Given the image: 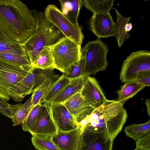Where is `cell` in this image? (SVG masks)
Listing matches in <instances>:
<instances>
[{
    "label": "cell",
    "mask_w": 150,
    "mask_h": 150,
    "mask_svg": "<svg viewBox=\"0 0 150 150\" xmlns=\"http://www.w3.org/2000/svg\"><path fill=\"white\" fill-rule=\"evenodd\" d=\"M54 82L51 79L47 78L34 90L32 95L33 107L38 104L42 103L44 96Z\"/></svg>",
    "instance_id": "4316f807"
},
{
    "label": "cell",
    "mask_w": 150,
    "mask_h": 150,
    "mask_svg": "<svg viewBox=\"0 0 150 150\" xmlns=\"http://www.w3.org/2000/svg\"><path fill=\"white\" fill-rule=\"evenodd\" d=\"M117 15V20L115 23V36L117 40L118 45L121 47L124 41L129 38L130 34L128 33L125 31V25L131 20V17L126 18L122 16L120 13L115 9Z\"/></svg>",
    "instance_id": "603a6c76"
},
{
    "label": "cell",
    "mask_w": 150,
    "mask_h": 150,
    "mask_svg": "<svg viewBox=\"0 0 150 150\" xmlns=\"http://www.w3.org/2000/svg\"><path fill=\"white\" fill-rule=\"evenodd\" d=\"M134 150H144L142 149L136 148Z\"/></svg>",
    "instance_id": "d590c367"
},
{
    "label": "cell",
    "mask_w": 150,
    "mask_h": 150,
    "mask_svg": "<svg viewBox=\"0 0 150 150\" xmlns=\"http://www.w3.org/2000/svg\"><path fill=\"white\" fill-rule=\"evenodd\" d=\"M145 87L135 81H129L122 85L117 91V101L123 105L125 102L144 89Z\"/></svg>",
    "instance_id": "ffe728a7"
},
{
    "label": "cell",
    "mask_w": 150,
    "mask_h": 150,
    "mask_svg": "<svg viewBox=\"0 0 150 150\" xmlns=\"http://www.w3.org/2000/svg\"><path fill=\"white\" fill-rule=\"evenodd\" d=\"M86 76L83 75L71 79L70 83L51 102L50 104H63L66 101L82 89Z\"/></svg>",
    "instance_id": "ac0fdd59"
},
{
    "label": "cell",
    "mask_w": 150,
    "mask_h": 150,
    "mask_svg": "<svg viewBox=\"0 0 150 150\" xmlns=\"http://www.w3.org/2000/svg\"><path fill=\"white\" fill-rule=\"evenodd\" d=\"M126 135L134 140L150 132V120L142 124H135L125 127Z\"/></svg>",
    "instance_id": "cb8c5ba5"
},
{
    "label": "cell",
    "mask_w": 150,
    "mask_h": 150,
    "mask_svg": "<svg viewBox=\"0 0 150 150\" xmlns=\"http://www.w3.org/2000/svg\"><path fill=\"white\" fill-rule=\"evenodd\" d=\"M113 0H83V5L90 12L96 14H110L113 8Z\"/></svg>",
    "instance_id": "44dd1931"
},
{
    "label": "cell",
    "mask_w": 150,
    "mask_h": 150,
    "mask_svg": "<svg viewBox=\"0 0 150 150\" xmlns=\"http://www.w3.org/2000/svg\"><path fill=\"white\" fill-rule=\"evenodd\" d=\"M32 96L24 103L21 104L18 108L11 119L12 126L22 125L24 122L28 114L33 107L32 104Z\"/></svg>",
    "instance_id": "d4e9b609"
},
{
    "label": "cell",
    "mask_w": 150,
    "mask_h": 150,
    "mask_svg": "<svg viewBox=\"0 0 150 150\" xmlns=\"http://www.w3.org/2000/svg\"><path fill=\"white\" fill-rule=\"evenodd\" d=\"M112 144L107 133L84 129L78 150H112Z\"/></svg>",
    "instance_id": "7c38bea8"
},
{
    "label": "cell",
    "mask_w": 150,
    "mask_h": 150,
    "mask_svg": "<svg viewBox=\"0 0 150 150\" xmlns=\"http://www.w3.org/2000/svg\"><path fill=\"white\" fill-rule=\"evenodd\" d=\"M145 104L146 105L148 115L150 116V98L147 99L145 102Z\"/></svg>",
    "instance_id": "836d02e7"
},
{
    "label": "cell",
    "mask_w": 150,
    "mask_h": 150,
    "mask_svg": "<svg viewBox=\"0 0 150 150\" xmlns=\"http://www.w3.org/2000/svg\"><path fill=\"white\" fill-rule=\"evenodd\" d=\"M44 12L47 20L57 27L65 37L81 45L84 35L82 28L79 23H73L54 4L48 5Z\"/></svg>",
    "instance_id": "ba28073f"
},
{
    "label": "cell",
    "mask_w": 150,
    "mask_h": 150,
    "mask_svg": "<svg viewBox=\"0 0 150 150\" xmlns=\"http://www.w3.org/2000/svg\"><path fill=\"white\" fill-rule=\"evenodd\" d=\"M71 9L65 14L69 19L74 23L78 24V18L81 9L83 5L82 0H70Z\"/></svg>",
    "instance_id": "f546056e"
},
{
    "label": "cell",
    "mask_w": 150,
    "mask_h": 150,
    "mask_svg": "<svg viewBox=\"0 0 150 150\" xmlns=\"http://www.w3.org/2000/svg\"><path fill=\"white\" fill-rule=\"evenodd\" d=\"M136 147L150 150V132L136 141Z\"/></svg>",
    "instance_id": "d6a6232c"
},
{
    "label": "cell",
    "mask_w": 150,
    "mask_h": 150,
    "mask_svg": "<svg viewBox=\"0 0 150 150\" xmlns=\"http://www.w3.org/2000/svg\"><path fill=\"white\" fill-rule=\"evenodd\" d=\"M71 79L63 74L56 81L54 82L44 96L42 103L50 104L70 83Z\"/></svg>",
    "instance_id": "7402d4cb"
},
{
    "label": "cell",
    "mask_w": 150,
    "mask_h": 150,
    "mask_svg": "<svg viewBox=\"0 0 150 150\" xmlns=\"http://www.w3.org/2000/svg\"><path fill=\"white\" fill-rule=\"evenodd\" d=\"M35 18L28 6L18 0H0V28L22 45L35 32Z\"/></svg>",
    "instance_id": "6da1fadb"
},
{
    "label": "cell",
    "mask_w": 150,
    "mask_h": 150,
    "mask_svg": "<svg viewBox=\"0 0 150 150\" xmlns=\"http://www.w3.org/2000/svg\"><path fill=\"white\" fill-rule=\"evenodd\" d=\"M32 135L52 136L57 129L52 115L51 105L45 103L41 104L35 125L29 132Z\"/></svg>",
    "instance_id": "8fae6325"
},
{
    "label": "cell",
    "mask_w": 150,
    "mask_h": 150,
    "mask_svg": "<svg viewBox=\"0 0 150 150\" xmlns=\"http://www.w3.org/2000/svg\"><path fill=\"white\" fill-rule=\"evenodd\" d=\"M81 96L97 107L106 101V98L101 86L93 77L87 76L84 84L81 91Z\"/></svg>",
    "instance_id": "e0dca14e"
},
{
    "label": "cell",
    "mask_w": 150,
    "mask_h": 150,
    "mask_svg": "<svg viewBox=\"0 0 150 150\" xmlns=\"http://www.w3.org/2000/svg\"><path fill=\"white\" fill-rule=\"evenodd\" d=\"M115 25L110 14L93 13L89 21V30L100 39L114 36Z\"/></svg>",
    "instance_id": "4fadbf2b"
},
{
    "label": "cell",
    "mask_w": 150,
    "mask_h": 150,
    "mask_svg": "<svg viewBox=\"0 0 150 150\" xmlns=\"http://www.w3.org/2000/svg\"><path fill=\"white\" fill-rule=\"evenodd\" d=\"M81 50L85 58L86 76L95 75L106 69L108 65L106 55L109 50L107 45L100 39L88 42Z\"/></svg>",
    "instance_id": "52a82bcc"
},
{
    "label": "cell",
    "mask_w": 150,
    "mask_h": 150,
    "mask_svg": "<svg viewBox=\"0 0 150 150\" xmlns=\"http://www.w3.org/2000/svg\"><path fill=\"white\" fill-rule=\"evenodd\" d=\"M32 12L36 21L35 30L22 45L32 63L43 47L52 45L65 36L57 27L47 20L44 12L35 10Z\"/></svg>",
    "instance_id": "7a4b0ae2"
},
{
    "label": "cell",
    "mask_w": 150,
    "mask_h": 150,
    "mask_svg": "<svg viewBox=\"0 0 150 150\" xmlns=\"http://www.w3.org/2000/svg\"><path fill=\"white\" fill-rule=\"evenodd\" d=\"M85 58L83 56L76 63L71 67L67 72L63 74L69 79L77 78L83 75H86L85 70Z\"/></svg>",
    "instance_id": "83f0119b"
},
{
    "label": "cell",
    "mask_w": 150,
    "mask_h": 150,
    "mask_svg": "<svg viewBox=\"0 0 150 150\" xmlns=\"http://www.w3.org/2000/svg\"><path fill=\"white\" fill-rule=\"evenodd\" d=\"M81 91L63 104L77 124L90 115L96 107L93 103L81 96Z\"/></svg>",
    "instance_id": "5bb4252c"
},
{
    "label": "cell",
    "mask_w": 150,
    "mask_h": 150,
    "mask_svg": "<svg viewBox=\"0 0 150 150\" xmlns=\"http://www.w3.org/2000/svg\"><path fill=\"white\" fill-rule=\"evenodd\" d=\"M21 104L20 103L11 104L6 101L0 99V112L11 120Z\"/></svg>",
    "instance_id": "4dcf8cb0"
},
{
    "label": "cell",
    "mask_w": 150,
    "mask_h": 150,
    "mask_svg": "<svg viewBox=\"0 0 150 150\" xmlns=\"http://www.w3.org/2000/svg\"><path fill=\"white\" fill-rule=\"evenodd\" d=\"M82 133L79 127L68 131H57L52 136V141L58 150H78Z\"/></svg>",
    "instance_id": "9a60e30c"
},
{
    "label": "cell",
    "mask_w": 150,
    "mask_h": 150,
    "mask_svg": "<svg viewBox=\"0 0 150 150\" xmlns=\"http://www.w3.org/2000/svg\"><path fill=\"white\" fill-rule=\"evenodd\" d=\"M50 47L55 69L64 74L82 57L81 45L65 37Z\"/></svg>",
    "instance_id": "277c9868"
},
{
    "label": "cell",
    "mask_w": 150,
    "mask_h": 150,
    "mask_svg": "<svg viewBox=\"0 0 150 150\" xmlns=\"http://www.w3.org/2000/svg\"><path fill=\"white\" fill-rule=\"evenodd\" d=\"M51 107L52 117L57 131H68L79 127L72 115L63 104L51 105Z\"/></svg>",
    "instance_id": "2e32d148"
},
{
    "label": "cell",
    "mask_w": 150,
    "mask_h": 150,
    "mask_svg": "<svg viewBox=\"0 0 150 150\" xmlns=\"http://www.w3.org/2000/svg\"><path fill=\"white\" fill-rule=\"evenodd\" d=\"M0 59L21 66H32L23 46L12 39L0 28Z\"/></svg>",
    "instance_id": "30bf717a"
},
{
    "label": "cell",
    "mask_w": 150,
    "mask_h": 150,
    "mask_svg": "<svg viewBox=\"0 0 150 150\" xmlns=\"http://www.w3.org/2000/svg\"><path fill=\"white\" fill-rule=\"evenodd\" d=\"M135 81L144 87L150 86V71H144L137 74Z\"/></svg>",
    "instance_id": "1f68e13d"
},
{
    "label": "cell",
    "mask_w": 150,
    "mask_h": 150,
    "mask_svg": "<svg viewBox=\"0 0 150 150\" xmlns=\"http://www.w3.org/2000/svg\"><path fill=\"white\" fill-rule=\"evenodd\" d=\"M32 67L0 59V99L7 101L11 99L14 86L27 75Z\"/></svg>",
    "instance_id": "5b68a950"
},
{
    "label": "cell",
    "mask_w": 150,
    "mask_h": 150,
    "mask_svg": "<svg viewBox=\"0 0 150 150\" xmlns=\"http://www.w3.org/2000/svg\"><path fill=\"white\" fill-rule=\"evenodd\" d=\"M123 108V105L117 100H107L86 117L87 124L84 129L107 133V130L112 129L118 121Z\"/></svg>",
    "instance_id": "3957f363"
},
{
    "label": "cell",
    "mask_w": 150,
    "mask_h": 150,
    "mask_svg": "<svg viewBox=\"0 0 150 150\" xmlns=\"http://www.w3.org/2000/svg\"><path fill=\"white\" fill-rule=\"evenodd\" d=\"M31 142L37 150H58L52 141V136L33 135Z\"/></svg>",
    "instance_id": "484cf974"
},
{
    "label": "cell",
    "mask_w": 150,
    "mask_h": 150,
    "mask_svg": "<svg viewBox=\"0 0 150 150\" xmlns=\"http://www.w3.org/2000/svg\"><path fill=\"white\" fill-rule=\"evenodd\" d=\"M150 71V52L141 50L132 52L124 61L120 73V79L124 83L135 81L137 74Z\"/></svg>",
    "instance_id": "9c48e42d"
},
{
    "label": "cell",
    "mask_w": 150,
    "mask_h": 150,
    "mask_svg": "<svg viewBox=\"0 0 150 150\" xmlns=\"http://www.w3.org/2000/svg\"><path fill=\"white\" fill-rule=\"evenodd\" d=\"M132 28V25L131 23H127L125 26V29L127 32L130 30Z\"/></svg>",
    "instance_id": "e575fe53"
},
{
    "label": "cell",
    "mask_w": 150,
    "mask_h": 150,
    "mask_svg": "<svg viewBox=\"0 0 150 150\" xmlns=\"http://www.w3.org/2000/svg\"><path fill=\"white\" fill-rule=\"evenodd\" d=\"M32 66L43 69H55L50 46L43 48L33 60Z\"/></svg>",
    "instance_id": "d6986e66"
},
{
    "label": "cell",
    "mask_w": 150,
    "mask_h": 150,
    "mask_svg": "<svg viewBox=\"0 0 150 150\" xmlns=\"http://www.w3.org/2000/svg\"><path fill=\"white\" fill-rule=\"evenodd\" d=\"M54 69H43L33 67L27 75L14 86L12 99L15 102H21L26 96L33 93L34 90L47 79L54 81L60 77L53 71Z\"/></svg>",
    "instance_id": "8992f818"
},
{
    "label": "cell",
    "mask_w": 150,
    "mask_h": 150,
    "mask_svg": "<svg viewBox=\"0 0 150 150\" xmlns=\"http://www.w3.org/2000/svg\"><path fill=\"white\" fill-rule=\"evenodd\" d=\"M41 104H38L33 108L24 122L21 125L24 131L29 132L34 127Z\"/></svg>",
    "instance_id": "f1b7e54d"
}]
</instances>
